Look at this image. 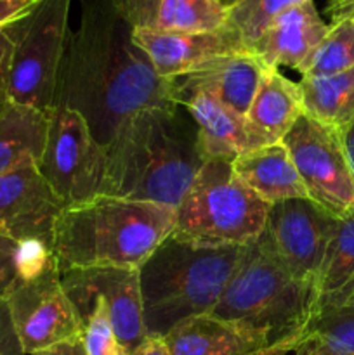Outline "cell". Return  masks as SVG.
Instances as JSON below:
<instances>
[{"mask_svg":"<svg viewBox=\"0 0 354 355\" xmlns=\"http://www.w3.org/2000/svg\"><path fill=\"white\" fill-rule=\"evenodd\" d=\"M17 272V245L0 238V297L6 293Z\"/></svg>","mask_w":354,"mask_h":355,"instance_id":"4dcf8cb0","label":"cell"},{"mask_svg":"<svg viewBox=\"0 0 354 355\" xmlns=\"http://www.w3.org/2000/svg\"><path fill=\"white\" fill-rule=\"evenodd\" d=\"M304 114L298 83L267 68L245 114L250 149L278 144Z\"/></svg>","mask_w":354,"mask_h":355,"instance_id":"e0dca14e","label":"cell"},{"mask_svg":"<svg viewBox=\"0 0 354 355\" xmlns=\"http://www.w3.org/2000/svg\"><path fill=\"white\" fill-rule=\"evenodd\" d=\"M127 355H169L165 342L162 336H146L144 342L139 343L130 354Z\"/></svg>","mask_w":354,"mask_h":355,"instance_id":"e575fe53","label":"cell"},{"mask_svg":"<svg viewBox=\"0 0 354 355\" xmlns=\"http://www.w3.org/2000/svg\"><path fill=\"white\" fill-rule=\"evenodd\" d=\"M298 345L328 355H354V298L316 311Z\"/></svg>","mask_w":354,"mask_h":355,"instance_id":"cb8c5ba5","label":"cell"},{"mask_svg":"<svg viewBox=\"0 0 354 355\" xmlns=\"http://www.w3.org/2000/svg\"><path fill=\"white\" fill-rule=\"evenodd\" d=\"M163 342L169 355H246L271 345L266 336L210 314L179 322Z\"/></svg>","mask_w":354,"mask_h":355,"instance_id":"d6986e66","label":"cell"},{"mask_svg":"<svg viewBox=\"0 0 354 355\" xmlns=\"http://www.w3.org/2000/svg\"><path fill=\"white\" fill-rule=\"evenodd\" d=\"M337 220L309 198H295L269 205L264 234L292 276L316 288Z\"/></svg>","mask_w":354,"mask_h":355,"instance_id":"8fae6325","label":"cell"},{"mask_svg":"<svg viewBox=\"0 0 354 355\" xmlns=\"http://www.w3.org/2000/svg\"><path fill=\"white\" fill-rule=\"evenodd\" d=\"M267 211L231 162L208 159L177 205L172 234L205 246H248L264 232Z\"/></svg>","mask_w":354,"mask_h":355,"instance_id":"8992f818","label":"cell"},{"mask_svg":"<svg viewBox=\"0 0 354 355\" xmlns=\"http://www.w3.org/2000/svg\"><path fill=\"white\" fill-rule=\"evenodd\" d=\"M236 175L267 205L309 198L283 142L250 149L231 162Z\"/></svg>","mask_w":354,"mask_h":355,"instance_id":"ffe728a7","label":"cell"},{"mask_svg":"<svg viewBox=\"0 0 354 355\" xmlns=\"http://www.w3.org/2000/svg\"><path fill=\"white\" fill-rule=\"evenodd\" d=\"M104 151L103 194L174 210L205 163L198 127L183 106L137 111Z\"/></svg>","mask_w":354,"mask_h":355,"instance_id":"7a4b0ae2","label":"cell"},{"mask_svg":"<svg viewBox=\"0 0 354 355\" xmlns=\"http://www.w3.org/2000/svg\"><path fill=\"white\" fill-rule=\"evenodd\" d=\"M298 83L304 113L344 130L354 121V66L328 76H302Z\"/></svg>","mask_w":354,"mask_h":355,"instance_id":"603a6c76","label":"cell"},{"mask_svg":"<svg viewBox=\"0 0 354 355\" xmlns=\"http://www.w3.org/2000/svg\"><path fill=\"white\" fill-rule=\"evenodd\" d=\"M326 12L332 17V23L340 19H349L354 23V0H330Z\"/></svg>","mask_w":354,"mask_h":355,"instance_id":"d590c367","label":"cell"},{"mask_svg":"<svg viewBox=\"0 0 354 355\" xmlns=\"http://www.w3.org/2000/svg\"><path fill=\"white\" fill-rule=\"evenodd\" d=\"M330 24L321 19L314 0H304L278 14L262 31L250 52L269 68H287L301 73L319 42L328 33Z\"/></svg>","mask_w":354,"mask_h":355,"instance_id":"2e32d148","label":"cell"},{"mask_svg":"<svg viewBox=\"0 0 354 355\" xmlns=\"http://www.w3.org/2000/svg\"><path fill=\"white\" fill-rule=\"evenodd\" d=\"M301 2L304 0H239L233 9H229L228 24L238 31L243 44L250 51L278 14Z\"/></svg>","mask_w":354,"mask_h":355,"instance_id":"4316f807","label":"cell"},{"mask_svg":"<svg viewBox=\"0 0 354 355\" xmlns=\"http://www.w3.org/2000/svg\"><path fill=\"white\" fill-rule=\"evenodd\" d=\"M169 78L156 73L134 42L113 0H82L78 30L69 33L56 87L54 107L85 120L106 148L125 120L149 107H174Z\"/></svg>","mask_w":354,"mask_h":355,"instance_id":"6da1fadb","label":"cell"},{"mask_svg":"<svg viewBox=\"0 0 354 355\" xmlns=\"http://www.w3.org/2000/svg\"><path fill=\"white\" fill-rule=\"evenodd\" d=\"M37 0H0V31L9 30L28 16Z\"/></svg>","mask_w":354,"mask_h":355,"instance_id":"1f68e13d","label":"cell"},{"mask_svg":"<svg viewBox=\"0 0 354 355\" xmlns=\"http://www.w3.org/2000/svg\"><path fill=\"white\" fill-rule=\"evenodd\" d=\"M2 297L24 355H44L80 342L82 321L45 246L17 245L16 277Z\"/></svg>","mask_w":354,"mask_h":355,"instance_id":"52a82bcc","label":"cell"},{"mask_svg":"<svg viewBox=\"0 0 354 355\" xmlns=\"http://www.w3.org/2000/svg\"><path fill=\"white\" fill-rule=\"evenodd\" d=\"M10 54H12V38L9 31H0V101L9 97L7 94V78H9Z\"/></svg>","mask_w":354,"mask_h":355,"instance_id":"d6a6232c","label":"cell"},{"mask_svg":"<svg viewBox=\"0 0 354 355\" xmlns=\"http://www.w3.org/2000/svg\"><path fill=\"white\" fill-rule=\"evenodd\" d=\"M198 127L201 155L205 162H233L242 153L250 151V137L245 116L235 113L207 92H184L174 97Z\"/></svg>","mask_w":354,"mask_h":355,"instance_id":"ac0fdd59","label":"cell"},{"mask_svg":"<svg viewBox=\"0 0 354 355\" xmlns=\"http://www.w3.org/2000/svg\"><path fill=\"white\" fill-rule=\"evenodd\" d=\"M354 66V23L340 19L330 24L311 58L301 69L302 76H328Z\"/></svg>","mask_w":354,"mask_h":355,"instance_id":"484cf974","label":"cell"},{"mask_svg":"<svg viewBox=\"0 0 354 355\" xmlns=\"http://www.w3.org/2000/svg\"><path fill=\"white\" fill-rule=\"evenodd\" d=\"M0 355H24L3 297H0Z\"/></svg>","mask_w":354,"mask_h":355,"instance_id":"f546056e","label":"cell"},{"mask_svg":"<svg viewBox=\"0 0 354 355\" xmlns=\"http://www.w3.org/2000/svg\"><path fill=\"white\" fill-rule=\"evenodd\" d=\"M314 305V288L292 276L262 232L245 246L210 315L245 326L276 343L302 335Z\"/></svg>","mask_w":354,"mask_h":355,"instance_id":"5b68a950","label":"cell"},{"mask_svg":"<svg viewBox=\"0 0 354 355\" xmlns=\"http://www.w3.org/2000/svg\"><path fill=\"white\" fill-rule=\"evenodd\" d=\"M61 283L78 318L85 314L94 297H101L108 309L113 331L125 352L130 354L144 342L139 269L120 267H89L61 270ZM82 321V319H80Z\"/></svg>","mask_w":354,"mask_h":355,"instance_id":"4fadbf2b","label":"cell"},{"mask_svg":"<svg viewBox=\"0 0 354 355\" xmlns=\"http://www.w3.org/2000/svg\"><path fill=\"white\" fill-rule=\"evenodd\" d=\"M229 10L217 0H163L156 16L155 30L203 33L228 24Z\"/></svg>","mask_w":354,"mask_h":355,"instance_id":"d4e9b609","label":"cell"},{"mask_svg":"<svg viewBox=\"0 0 354 355\" xmlns=\"http://www.w3.org/2000/svg\"><path fill=\"white\" fill-rule=\"evenodd\" d=\"M314 293V312L354 298V210L337 220Z\"/></svg>","mask_w":354,"mask_h":355,"instance_id":"7402d4cb","label":"cell"},{"mask_svg":"<svg viewBox=\"0 0 354 355\" xmlns=\"http://www.w3.org/2000/svg\"><path fill=\"white\" fill-rule=\"evenodd\" d=\"M162 2L163 0H113L117 12L134 30L155 28Z\"/></svg>","mask_w":354,"mask_h":355,"instance_id":"f1b7e54d","label":"cell"},{"mask_svg":"<svg viewBox=\"0 0 354 355\" xmlns=\"http://www.w3.org/2000/svg\"><path fill=\"white\" fill-rule=\"evenodd\" d=\"M37 165L65 207L103 194L106 151L85 120L68 107H54L49 113L47 137Z\"/></svg>","mask_w":354,"mask_h":355,"instance_id":"9c48e42d","label":"cell"},{"mask_svg":"<svg viewBox=\"0 0 354 355\" xmlns=\"http://www.w3.org/2000/svg\"><path fill=\"white\" fill-rule=\"evenodd\" d=\"M217 2L221 3V6L224 7V9L229 10V9H233V7H235L236 3L239 2V0H217Z\"/></svg>","mask_w":354,"mask_h":355,"instance_id":"ab89813d","label":"cell"},{"mask_svg":"<svg viewBox=\"0 0 354 355\" xmlns=\"http://www.w3.org/2000/svg\"><path fill=\"white\" fill-rule=\"evenodd\" d=\"M267 68L269 66L250 51L215 58L184 75L169 78L172 101L184 92H207L245 116Z\"/></svg>","mask_w":354,"mask_h":355,"instance_id":"9a60e30c","label":"cell"},{"mask_svg":"<svg viewBox=\"0 0 354 355\" xmlns=\"http://www.w3.org/2000/svg\"><path fill=\"white\" fill-rule=\"evenodd\" d=\"M294 354L295 355H328V354L319 352V350L309 349V347H304V345H297V349L294 350Z\"/></svg>","mask_w":354,"mask_h":355,"instance_id":"f35d334b","label":"cell"},{"mask_svg":"<svg viewBox=\"0 0 354 355\" xmlns=\"http://www.w3.org/2000/svg\"><path fill=\"white\" fill-rule=\"evenodd\" d=\"M134 42L144 51L162 78H174L215 58L248 51L238 31L229 24L203 33L139 28L134 30Z\"/></svg>","mask_w":354,"mask_h":355,"instance_id":"5bb4252c","label":"cell"},{"mask_svg":"<svg viewBox=\"0 0 354 355\" xmlns=\"http://www.w3.org/2000/svg\"><path fill=\"white\" fill-rule=\"evenodd\" d=\"M301 338H302V335L292 336V338L281 340V342H276V343H271V345L262 347V349L255 350V352H250L246 355H288L297 349V345L301 343Z\"/></svg>","mask_w":354,"mask_h":355,"instance_id":"836d02e7","label":"cell"},{"mask_svg":"<svg viewBox=\"0 0 354 355\" xmlns=\"http://www.w3.org/2000/svg\"><path fill=\"white\" fill-rule=\"evenodd\" d=\"M82 343L83 355H127L113 331L108 309L101 297H94L85 314L82 315Z\"/></svg>","mask_w":354,"mask_h":355,"instance_id":"83f0119b","label":"cell"},{"mask_svg":"<svg viewBox=\"0 0 354 355\" xmlns=\"http://www.w3.org/2000/svg\"><path fill=\"white\" fill-rule=\"evenodd\" d=\"M174 227V208L99 194L65 207L56 222L51 253L59 272L89 267L139 269Z\"/></svg>","mask_w":354,"mask_h":355,"instance_id":"3957f363","label":"cell"},{"mask_svg":"<svg viewBox=\"0 0 354 355\" xmlns=\"http://www.w3.org/2000/svg\"><path fill=\"white\" fill-rule=\"evenodd\" d=\"M245 246H205L170 234L139 267L146 335L165 336L179 322L210 314Z\"/></svg>","mask_w":354,"mask_h":355,"instance_id":"277c9868","label":"cell"},{"mask_svg":"<svg viewBox=\"0 0 354 355\" xmlns=\"http://www.w3.org/2000/svg\"><path fill=\"white\" fill-rule=\"evenodd\" d=\"M44 355H83L82 343L76 342V343H71V345L58 347V349L51 350V352H47V354H44Z\"/></svg>","mask_w":354,"mask_h":355,"instance_id":"74e56055","label":"cell"},{"mask_svg":"<svg viewBox=\"0 0 354 355\" xmlns=\"http://www.w3.org/2000/svg\"><path fill=\"white\" fill-rule=\"evenodd\" d=\"M71 0H37L24 19L10 26L12 38L7 94L14 103L44 113L54 110L59 69L69 38Z\"/></svg>","mask_w":354,"mask_h":355,"instance_id":"ba28073f","label":"cell"},{"mask_svg":"<svg viewBox=\"0 0 354 355\" xmlns=\"http://www.w3.org/2000/svg\"><path fill=\"white\" fill-rule=\"evenodd\" d=\"M342 132V139H344V146H346L347 156H349L351 166H353L354 172V121L351 125H347Z\"/></svg>","mask_w":354,"mask_h":355,"instance_id":"8d00e7d4","label":"cell"},{"mask_svg":"<svg viewBox=\"0 0 354 355\" xmlns=\"http://www.w3.org/2000/svg\"><path fill=\"white\" fill-rule=\"evenodd\" d=\"M47 127L49 113L9 97L0 101V175L26 158L40 159Z\"/></svg>","mask_w":354,"mask_h":355,"instance_id":"44dd1931","label":"cell"},{"mask_svg":"<svg viewBox=\"0 0 354 355\" xmlns=\"http://www.w3.org/2000/svg\"><path fill=\"white\" fill-rule=\"evenodd\" d=\"M309 200L337 218L354 210V172L342 132L302 114L283 137Z\"/></svg>","mask_w":354,"mask_h":355,"instance_id":"30bf717a","label":"cell"},{"mask_svg":"<svg viewBox=\"0 0 354 355\" xmlns=\"http://www.w3.org/2000/svg\"><path fill=\"white\" fill-rule=\"evenodd\" d=\"M62 210L65 203L44 179L35 158L23 159L0 175V238L51 250Z\"/></svg>","mask_w":354,"mask_h":355,"instance_id":"7c38bea8","label":"cell"}]
</instances>
